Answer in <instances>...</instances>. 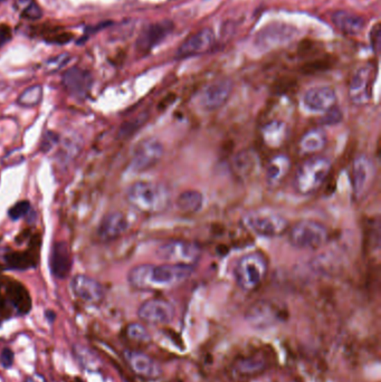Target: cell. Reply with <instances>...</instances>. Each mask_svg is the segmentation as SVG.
<instances>
[{
	"label": "cell",
	"instance_id": "cell-1",
	"mask_svg": "<svg viewBox=\"0 0 381 382\" xmlns=\"http://www.w3.org/2000/svg\"><path fill=\"white\" fill-rule=\"evenodd\" d=\"M195 272V267L163 263L140 264L130 269L128 282L138 291H165L185 283Z\"/></svg>",
	"mask_w": 381,
	"mask_h": 382
},
{
	"label": "cell",
	"instance_id": "cell-2",
	"mask_svg": "<svg viewBox=\"0 0 381 382\" xmlns=\"http://www.w3.org/2000/svg\"><path fill=\"white\" fill-rule=\"evenodd\" d=\"M129 205L147 215L161 214L169 208L171 194L163 183L137 181L127 191Z\"/></svg>",
	"mask_w": 381,
	"mask_h": 382
},
{
	"label": "cell",
	"instance_id": "cell-3",
	"mask_svg": "<svg viewBox=\"0 0 381 382\" xmlns=\"http://www.w3.org/2000/svg\"><path fill=\"white\" fill-rule=\"evenodd\" d=\"M332 169L331 160L323 156H312L296 169L293 189L300 196H310L321 188Z\"/></svg>",
	"mask_w": 381,
	"mask_h": 382
},
{
	"label": "cell",
	"instance_id": "cell-4",
	"mask_svg": "<svg viewBox=\"0 0 381 382\" xmlns=\"http://www.w3.org/2000/svg\"><path fill=\"white\" fill-rule=\"evenodd\" d=\"M268 263L259 251L243 255L234 267V277L242 291L253 292L262 285L268 275Z\"/></svg>",
	"mask_w": 381,
	"mask_h": 382
},
{
	"label": "cell",
	"instance_id": "cell-5",
	"mask_svg": "<svg viewBox=\"0 0 381 382\" xmlns=\"http://www.w3.org/2000/svg\"><path fill=\"white\" fill-rule=\"evenodd\" d=\"M329 240L327 226L313 219L300 220L289 231V242L301 251H316Z\"/></svg>",
	"mask_w": 381,
	"mask_h": 382
},
{
	"label": "cell",
	"instance_id": "cell-6",
	"mask_svg": "<svg viewBox=\"0 0 381 382\" xmlns=\"http://www.w3.org/2000/svg\"><path fill=\"white\" fill-rule=\"evenodd\" d=\"M243 223L248 231L266 238L282 236L289 229L285 217L268 209L250 211L243 218Z\"/></svg>",
	"mask_w": 381,
	"mask_h": 382
},
{
	"label": "cell",
	"instance_id": "cell-7",
	"mask_svg": "<svg viewBox=\"0 0 381 382\" xmlns=\"http://www.w3.org/2000/svg\"><path fill=\"white\" fill-rule=\"evenodd\" d=\"M156 256L169 264L195 267L202 260V249L196 242L170 240L158 247Z\"/></svg>",
	"mask_w": 381,
	"mask_h": 382
},
{
	"label": "cell",
	"instance_id": "cell-8",
	"mask_svg": "<svg viewBox=\"0 0 381 382\" xmlns=\"http://www.w3.org/2000/svg\"><path fill=\"white\" fill-rule=\"evenodd\" d=\"M351 176L353 198L357 201H362L370 194L377 178V167L373 160L367 154H359L353 160Z\"/></svg>",
	"mask_w": 381,
	"mask_h": 382
},
{
	"label": "cell",
	"instance_id": "cell-9",
	"mask_svg": "<svg viewBox=\"0 0 381 382\" xmlns=\"http://www.w3.org/2000/svg\"><path fill=\"white\" fill-rule=\"evenodd\" d=\"M377 78V67L368 63L357 69L349 84V100L353 106H364L373 100V89Z\"/></svg>",
	"mask_w": 381,
	"mask_h": 382
},
{
	"label": "cell",
	"instance_id": "cell-10",
	"mask_svg": "<svg viewBox=\"0 0 381 382\" xmlns=\"http://www.w3.org/2000/svg\"><path fill=\"white\" fill-rule=\"evenodd\" d=\"M285 312L270 299H259L248 308L245 319L254 329L265 330L283 322Z\"/></svg>",
	"mask_w": 381,
	"mask_h": 382
},
{
	"label": "cell",
	"instance_id": "cell-11",
	"mask_svg": "<svg viewBox=\"0 0 381 382\" xmlns=\"http://www.w3.org/2000/svg\"><path fill=\"white\" fill-rule=\"evenodd\" d=\"M165 147L156 138H145L138 143L131 156L130 169L133 172H147L163 159Z\"/></svg>",
	"mask_w": 381,
	"mask_h": 382
},
{
	"label": "cell",
	"instance_id": "cell-12",
	"mask_svg": "<svg viewBox=\"0 0 381 382\" xmlns=\"http://www.w3.org/2000/svg\"><path fill=\"white\" fill-rule=\"evenodd\" d=\"M175 314L174 306L163 299H148L138 308V317L147 324H169L172 322Z\"/></svg>",
	"mask_w": 381,
	"mask_h": 382
},
{
	"label": "cell",
	"instance_id": "cell-13",
	"mask_svg": "<svg viewBox=\"0 0 381 382\" xmlns=\"http://www.w3.org/2000/svg\"><path fill=\"white\" fill-rule=\"evenodd\" d=\"M234 82L231 78H222L206 86L200 97V104L205 111H217L225 106L232 97Z\"/></svg>",
	"mask_w": 381,
	"mask_h": 382
},
{
	"label": "cell",
	"instance_id": "cell-14",
	"mask_svg": "<svg viewBox=\"0 0 381 382\" xmlns=\"http://www.w3.org/2000/svg\"><path fill=\"white\" fill-rule=\"evenodd\" d=\"M123 357L130 370L141 379L156 380L163 376V371L161 365L141 351H124Z\"/></svg>",
	"mask_w": 381,
	"mask_h": 382
},
{
	"label": "cell",
	"instance_id": "cell-15",
	"mask_svg": "<svg viewBox=\"0 0 381 382\" xmlns=\"http://www.w3.org/2000/svg\"><path fill=\"white\" fill-rule=\"evenodd\" d=\"M175 25L171 20L163 19L150 24L143 29L138 38L136 47L140 53H148L154 47L163 43L171 33L174 32Z\"/></svg>",
	"mask_w": 381,
	"mask_h": 382
},
{
	"label": "cell",
	"instance_id": "cell-16",
	"mask_svg": "<svg viewBox=\"0 0 381 382\" xmlns=\"http://www.w3.org/2000/svg\"><path fill=\"white\" fill-rule=\"evenodd\" d=\"M71 288L77 299L91 306L101 304L106 297L104 288L88 275H75L72 280Z\"/></svg>",
	"mask_w": 381,
	"mask_h": 382
},
{
	"label": "cell",
	"instance_id": "cell-17",
	"mask_svg": "<svg viewBox=\"0 0 381 382\" xmlns=\"http://www.w3.org/2000/svg\"><path fill=\"white\" fill-rule=\"evenodd\" d=\"M303 106L312 113H325L337 106L338 97L330 86H316L307 90L303 95Z\"/></svg>",
	"mask_w": 381,
	"mask_h": 382
},
{
	"label": "cell",
	"instance_id": "cell-18",
	"mask_svg": "<svg viewBox=\"0 0 381 382\" xmlns=\"http://www.w3.org/2000/svg\"><path fill=\"white\" fill-rule=\"evenodd\" d=\"M215 42H216V38L213 29L206 27L196 34L191 35L190 38H188L179 46V49L177 51V58H188L205 54L211 51V47L215 45Z\"/></svg>",
	"mask_w": 381,
	"mask_h": 382
},
{
	"label": "cell",
	"instance_id": "cell-19",
	"mask_svg": "<svg viewBox=\"0 0 381 382\" xmlns=\"http://www.w3.org/2000/svg\"><path fill=\"white\" fill-rule=\"evenodd\" d=\"M63 86L70 94L76 99H86L91 92L93 76L90 72L81 67H71L63 75Z\"/></svg>",
	"mask_w": 381,
	"mask_h": 382
},
{
	"label": "cell",
	"instance_id": "cell-20",
	"mask_svg": "<svg viewBox=\"0 0 381 382\" xmlns=\"http://www.w3.org/2000/svg\"><path fill=\"white\" fill-rule=\"evenodd\" d=\"M296 29L289 25L283 24H275L270 25L266 28L262 29L257 34L255 44L259 49H273L276 46L283 45L288 43L291 40L295 38Z\"/></svg>",
	"mask_w": 381,
	"mask_h": 382
},
{
	"label": "cell",
	"instance_id": "cell-21",
	"mask_svg": "<svg viewBox=\"0 0 381 382\" xmlns=\"http://www.w3.org/2000/svg\"><path fill=\"white\" fill-rule=\"evenodd\" d=\"M129 229V222L124 214L112 211L103 217L97 227V235L103 242H113L124 234Z\"/></svg>",
	"mask_w": 381,
	"mask_h": 382
},
{
	"label": "cell",
	"instance_id": "cell-22",
	"mask_svg": "<svg viewBox=\"0 0 381 382\" xmlns=\"http://www.w3.org/2000/svg\"><path fill=\"white\" fill-rule=\"evenodd\" d=\"M270 365V357H268L265 350H259L237 358L234 363V371L237 376H255L268 370Z\"/></svg>",
	"mask_w": 381,
	"mask_h": 382
},
{
	"label": "cell",
	"instance_id": "cell-23",
	"mask_svg": "<svg viewBox=\"0 0 381 382\" xmlns=\"http://www.w3.org/2000/svg\"><path fill=\"white\" fill-rule=\"evenodd\" d=\"M49 267L51 273L58 280L69 276L72 268V258L70 249L65 242H57L53 245L49 256Z\"/></svg>",
	"mask_w": 381,
	"mask_h": 382
},
{
	"label": "cell",
	"instance_id": "cell-24",
	"mask_svg": "<svg viewBox=\"0 0 381 382\" xmlns=\"http://www.w3.org/2000/svg\"><path fill=\"white\" fill-rule=\"evenodd\" d=\"M291 159L286 154H276L268 161L265 168V181L270 188H276L288 177Z\"/></svg>",
	"mask_w": 381,
	"mask_h": 382
},
{
	"label": "cell",
	"instance_id": "cell-25",
	"mask_svg": "<svg viewBox=\"0 0 381 382\" xmlns=\"http://www.w3.org/2000/svg\"><path fill=\"white\" fill-rule=\"evenodd\" d=\"M327 137L322 128H311L302 135L299 141V151L305 156H316L327 146Z\"/></svg>",
	"mask_w": 381,
	"mask_h": 382
},
{
	"label": "cell",
	"instance_id": "cell-26",
	"mask_svg": "<svg viewBox=\"0 0 381 382\" xmlns=\"http://www.w3.org/2000/svg\"><path fill=\"white\" fill-rule=\"evenodd\" d=\"M331 20L333 25L346 35L359 34L362 32V29L366 26V20L364 17L346 10H337L333 13Z\"/></svg>",
	"mask_w": 381,
	"mask_h": 382
},
{
	"label": "cell",
	"instance_id": "cell-27",
	"mask_svg": "<svg viewBox=\"0 0 381 382\" xmlns=\"http://www.w3.org/2000/svg\"><path fill=\"white\" fill-rule=\"evenodd\" d=\"M288 135L289 128L283 121H270L263 126V141L268 148H279L286 141Z\"/></svg>",
	"mask_w": 381,
	"mask_h": 382
},
{
	"label": "cell",
	"instance_id": "cell-28",
	"mask_svg": "<svg viewBox=\"0 0 381 382\" xmlns=\"http://www.w3.org/2000/svg\"><path fill=\"white\" fill-rule=\"evenodd\" d=\"M177 207L185 214H196L204 206V194L200 190L182 191L181 194L177 197Z\"/></svg>",
	"mask_w": 381,
	"mask_h": 382
},
{
	"label": "cell",
	"instance_id": "cell-29",
	"mask_svg": "<svg viewBox=\"0 0 381 382\" xmlns=\"http://www.w3.org/2000/svg\"><path fill=\"white\" fill-rule=\"evenodd\" d=\"M259 166L257 154L250 150L239 152L236 157L234 158V170L238 174L239 177L246 178L253 174L254 170Z\"/></svg>",
	"mask_w": 381,
	"mask_h": 382
},
{
	"label": "cell",
	"instance_id": "cell-30",
	"mask_svg": "<svg viewBox=\"0 0 381 382\" xmlns=\"http://www.w3.org/2000/svg\"><path fill=\"white\" fill-rule=\"evenodd\" d=\"M123 335L128 342L134 345H148L151 343V335L145 325L141 323H129L123 330Z\"/></svg>",
	"mask_w": 381,
	"mask_h": 382
},
{
	"label": "cell",
	"instance_id": "cell-31",
	"mask_svg": "<svg viewBox=\"0 0 381 382\" xmlns=\"http://www.w3.org/2000/svg\"><path fill=\"white\" fill-rule=\"evenodd\" d=\"M14 8L20 17L31 22L40 19L43 16V10L35 0H15Z\"/></svg>",
	"mask_w": 381,
	"mask_h": 382
},
{
	"label": "cell",
	"instance_id": "cell-32",
	"mask_svg": "<svg viewBox=\"0 0 381 382\" xmlns=\"http://www.w3.org/2000/svg\"><path fill=\"white\" fill-rule=\"evenodd\" d=\"M42 100H43V86L38 84L26 89L18 97L17 103L23 108H34L38 106Z\"/></svg>",
	"mask_w": 381,
	"mask_h": 382
},
{
	"label": "cell",
	"instance_id": "cell-33",
	"mask_svg": "<svg viewBox=\"0 0 381 382\" xmlns=\"http://www.w3.org/2000/svg\"><path fill=\"white\" fill-rule=\"evenodd\" d=\"M45 40L49 44H56V45H65L70 43L74 35L69 32H58V29H51L44 33Z\"/></svg>",
	"mask_w": 381,
	"mask_h": 382
},
{
	"label": "cell",
	"instance_id": "cell-34",
	"mask_svg": "<svg viewBox=\"0 0 381 382\" xmlns=\"http://www.w3.org/2000/svg\"><path fill=\"white\" fill-rule=\"evenodd\" d=\"M342 121H343V113L338 106H334L325 112V115L320 119V124L321 126H333L341 123Z\"/></svg>",
	"mask_w": 381,
	"mask_h": 382
},
{
	"label": "cell",
	"instance_id": "cell-35",
	"mask_svg": "<svg viewBox=\"0 0 381 382\" xmlns=\"http://www.w3.org/2000/svg\"><path fill=\"white\" fill-rule=\"evenodd\" d=\"M70 55L60 54L56 58H51L45 63V71L47 73H54V72L60 71L66 64L69 63Z\"/></svg>",
	"mask_w": 381,
	"mask_h": 382
},
{
	"label": "cell",
	"instance_id": "cell-36",
	"mask_svg": "<svg viewBox=\"0 0 381 382\" xmlns=\"http://www.w3.org/2000/svg\"><path fill=\"white\" fill-rule=\"evenodd\" d=\"M31 211V204L27 200H23L9 209L8 215L13 220H18L23 218Z\"/></svg>",
	"mask_w": 381,
	"mask_h": 382
},
{
	"label": "cell",
	"instance_id": "cell-37",
	"mask_svg": "<svg viewBox=\"0 0 381 382\" xmlns=\"http://www.w3.org/2000/svg\"><path fill=\"white\" fill-rule=\"evenodd\" d=\"M58 134L55 133L53 131H47L43 135L42 142H40V150L46 153V152L51 151V149L56 146V143L58 142Z\"/></svg>",
	"mask_w": 381,
	"mask_h": 382
},
{
	"label": "cell",
	"instance_id": "cell-38",
	"mask_svg": "<svg viewBox=\"0 0 381 382\" xmlns=\"http://www.w3.org/2000/svg\"><path fill=\"white\" fill-rule=\"evenodd\" d=\"M15 354L12 349L5 348L0 354V365L5 369H10L14 365Z\"/></svg>",
	"mask_w": 381,
	"mask_h": 382
},
{
	"label": "cell",
	"instance_id": "cell-39",
	"mask_svg": "<svg viewBox=\"0 0 381 382\" xmlns=\"http://www.w3.org/2000/svg\"><path fill=\"white\" fill-rule=\"evenodd\" d=\"M145 120H134L132 122L125 123L124 126H121L120 128V135L121 137H129L130 134L134 133L137 131L138 128L141 126V122Z\"/></svg>",
	"mask_w": 381,
	"mask_h": 382
},
{
	"label": "cell",
	"instance_id": "cell-40",
	"mask_svg": "<svg viewBox=\"0 0 381 382\" xmlns=\"http://www.w3.org/2000/svg\"><path fill=\"white\" fill-rule=\"evenodd\" d=\"M380 38H381V32H380V25L377 24V25L373 27V31L370 33V40H371V47H373V51H378L380 49Z\"/></svg>",
	"mask_w": 381,
	"mask_h": 382
},
{
	"label": "cell",
	"instance_id": "cell-41",
	"mask_svg": "<svg viewBox=\"0 0 381 382\" xmlns=\"http://www.w3.org/2000/svg\"><path fill=\"white\" fill-rule=\"evenodd\" d=\"M12 38V28L6 24H0V47L6 45Z\"/></svg>",
	"mask_w": 381,
	"mask_h": 382
},
{
	"label": "cell",
	"instance_id": "cell-42",
	"mask_svg": "<svg viewBox=\"0 0 381 382\" xmlns=\"http://www.w3.org/2000/svg\"><path fill=\"white\" fill-rule=\"evenodd\" d=\"M25 382H47L44 376L40 374H34L29 376Z\"/></svg>",
	"mask_w": 381,
	"mask_h": 382
},
{
	"label": "cell",
	"instance_id": "cell-43",
	"mask_svg": "<svg viewBox=\"0 0 381 382\" xmlns=\"http://www.w3.org/2000/svg\"><path fill=\"white\" fill-rule=\"evenodd\" d=\"M0 1H5V0H0Z\"/></svg>",
	"mask_w": 381,
	"mask_h": 382
}]
</instances>
